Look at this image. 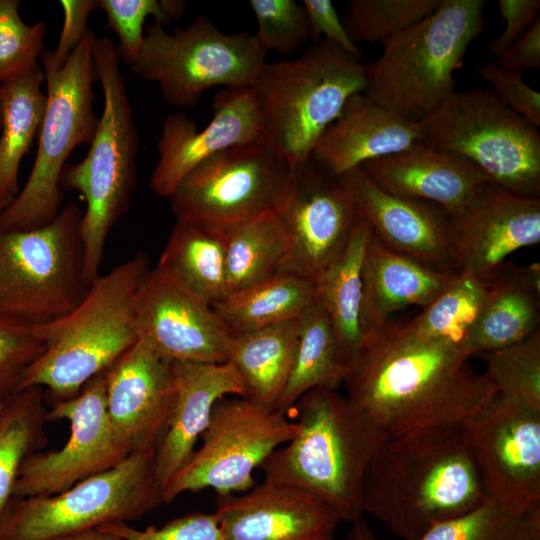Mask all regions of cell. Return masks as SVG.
I'll use <instances>...</instances> for the list:
<instances>
[{
    "label": "cell",
    "instance_id": "836d02e7",
    "mask_svg": "<svg viewBox=\"0 0 540 540\" xmlns=\"http://www.w3.org/2000/svg\"><path fill=\"white\" fill-rule=\"evenodd\" d=\"M346 372L331 321L316 297L299 318L293 368L276 409L287 412L304 394L315 388L338 389Z\"/></svg>",
    "mask_w": 540,
    "mask_h": 540
},
{
    "label": "cell",
    "instance_id": "603a6c76",
    "mask_svg": "<svg viewBox=\"0 0 540 540\" xmlns=\"http://www.w3.org/2000/svg\"><path fill=\"white\" fill-rule=\"evenodd\" d=\"M338 180L383 244L428 267L453 271L447 268L449 218L440 207L383 190L361 166Z\"/></svg>",
    "mask_w": 540,
    "mask_h": 540
},
{
    "label": "cell",
    "instance_id": "cb8c5ba5",
    "mask_svg": "<svg viewBox=\"0 0 540 540\" xmlns=\"http://www.w3.org/2000/svg\"><path fill=\"white\" fill-rule=\"evenodd\" d=\"M171 368L175 398L165 435L154 453V473L161 490L193 455L215 403L225 396L248 397L242 377L229 361H174Z\"/></svg>",
    "mask_w": 540,
    "mask_h": 540
},
{
    "label": "cell",
    "instance_id": "db71d44e",
    "mask_svg": "<svg viewBox=\"0 0 540 540\" xmlns=\"http://www.w3.org/2000/svg\"><path fill=\"white\" fill-rule=\"evenodd\" d=\"M9 204L10 203L8 201L0 197V214Z\"/></svg>",
    "mask_w": 540,
    "mask_h": 540
},
{
    "label": "cell",
    "instance_id": "f5cc1de1",
    "mask_svg": "<svg viewBox=\"0 0 540 540\" xmlns=\"http://www.w3.org/2000/svg\"><path fill=\"white\" fill-rule=\"evenodd\" d=\"M347 540H382L371 529L363 517L351 523Z\"/></svg>",
    "mask_w": 540,
    "mask_h": 540
},
{
    "label": "cell",
    "instance_id": "44dd1931",
    "mask_svg": "<svg viewBox=\"0 0 540 540\" xmlns=\"http://www.w3.org/2000/svg\"><path fill=\"white\" fill-rule=\"evenodd\" d=\"M212 108V118L203 129L182 113L164 119L157 142L158 161L149 179L157 196L169 198L178 183L206 159L262 137L250 87L223 89L214 96Z\"/></svg>",
    "mask_w": 540,
    "mask_h": 540
},
{
    "label": "cell",
    "instance_id": "277c9868",
    "mask_svg": "<svg viewBox=\"0 0 540 540\" xmlns=\"http://www.w3.org/2000/svg\"><path fill=\"white\" fill-rule=\"evenodd\" d=\"M149 271L137 254L98 275L66 315L34 325L45 350L23 374L17 391L42 387L54 403L77 396L138 340L136 298Z\"/></svg>",
    "mask_w": 540,
    "mask_h": 540
},
{
    "label": "cell",
    "instance_id": "74e56055",
    "mask_svg": "<svg viewBox=\"0 0 540 540\" xmlns=\"http://www.w3.org/2000/svg\"><path fill=\"white\" fill-rule=\"evenodd\" d=\"M540 537V507L513 512L484 498L477 506L435 525L418 540H532Z\"/></svg>",
    "mask_w": 540,
    "mask_h": 540
},
{
    "label": "cell",
    "instance_id": "ab89813d",
    "mask_svg": "<svg viewBox=\"0 0 540 540\" xmlns=\"http://www.w3.org/2000/svg\"><path fill=\"white\" fill-rule=\"evenodd\" d=\"M441 0H351L342 20L350 39L386 43L396 34L420 22Z\"/></svg>",
    "mask_w": 540,
    "mask_h": 540
},
{
    "label": "cell",
    "instance_id": "ba28073f",
    "mask_svg": "<svg viewBox=\"0 0 540 540\" xmlns=\"http://www.w3.org/2000/svg\"><path fill=\"white\" fill-rule=\"evenodd\" d=\"M97 36L88 30L61 68L40 58L46 86V107L31 173L0 214V231L41 227L59 213L60 177L71 152L90 144L99 118L94 112L96 79L93 50Z\"/></svg>",
    "mask_w": 540,
    "mask_h": 540
},
{
    "label": "cell",
    "instance_id": "681fc988",
    "mask_svg": "<svg viewBox=\"0 0 540 540\" xmlns=\"http://www.w3.org/2000/svg\"><path fill=\"white\" fill-rule=\"evenodd\" d=\"M302 5L307 14L313 40H318L320 35H324V39L335 43L345 52L359 60L363 59L330 0H304Z\"/></svg>",
    "mask_w": 540,
    "mask_h": 540
},
{
    "label": "cell",
    "instance_id": "9a60e30c",
    "mask_svg": "<svg viewBox=\"0 0 540 540\" xmlns=\"http://www.w3.org/2000/svg\"><path fill=\"white\" fill-rule=\"evenodd\" d=\"M461 432L485 498L520 514L540 507V411L498 395Z\"/></svg>",
    "mask_w": 540,
    "mask_h": 540
},
{
    "label": "cell",
    "instance_id": "f6af8a7d",
    "mask_svg": "<svg viewBox=\"0 0 540 540\" xmlns=\"http://www.w3.org/2000/svg\"><path fill=\"white\" fill-rule=\"evenodd\" d=\"M103 527L122 540H226L214 513L192 512L174 518L161 527L147 526L144 530L128 523H110Z\"/></svg>",
    "mask_w": 540,
    "mask_h": 540
},
{
    "label": "cell",
    "instance_id": "d6986e66",
    "mask_svg": "<svg viewBox=\"0 0 540 540\" xmlns=\"http://www.w3.org/2000/svg\"><path fill=\"white\" fill-rule=\"evenodd\" d=\"M448 218L456 273L490 279L510 254L540 242V198L517 195L491 182Z\"/></svg>",
    "mask_w": 540,
    "mask_h": 540
},
{
    "label": "cell",
    "instance_id": "7402d4cb",
    "mask_svg": "<svg viewBox=\"0 0 540 540\" xmlns=\"http://www.w3.org/2000/svg\"><path fill=\"white\" fill-rule=\"evenodd\" d=\"M214 515L226 540H334L338 514L315 495L265 479L236 495H217Z\"/></svg>",
    "mask_w": 540,
    "mask_h": 540
},
{
    "label": "cell",
    "instance_id": "60d3db41",
    "mask_svg": "<svg viewBox=\"0 0 540 540\" xmlns=\"http://www.w3.org/2000/svg\"><path fill=\"white\" fill-rule=\"evenodd\" d=\"M99 8L106 15V27L118 37L117 49L120 60L134 64L140 54L148 17L166 26L180 19L186 4L181 0H99Z\"/></svg>",
    "mask_w": 540,
    "mask_h": 540
},
{
    "label": "cell",
    "instance_id": "d4e9b609",
    "mask_svg": "<svg viewBox=\"0 0 540 540\" xmlns=\"http://www.w3.org/2000/svg\"><path fill=\"white\" fill-rule=\"evenodd\" d=\"M361 167L383 190L432 203L448 217L462 211L490 182L469 160L425 143Z\"/></svg>",
    "mask_w": 540,
    "mask_h": 540
},
{
    "label": "cell",
    "instance_id": "7c38bea8",
    "mask_svg": "<svg viewBox=\"0 0 540 540\" xmlns=\"http://www.w3.org/2000/svg\"><path fill=\"white\" fill-rule=\"evenodd\" d=\"M266 54L255 35L224 33L200 15L173 33L156 22L148 26L130 68L139 78L156 83L169 105L191 108L212 87H250Z\"/></svg>",
    "mask_w": 540,
    "mask_h": 540
},
{
    "label": "cell",
    "instance_id": "8992f818",
    "mask_svg": "<svg viewBox=\"0 0 540 540\" xmlns=\"http://www.w3.org/2000/svg\"><path fill=\"white\" fill-rule=\"evenodd\" d=\"M366 65L323 39L298 58L265 63L250 86L262 137L289 163L307 160L346 102L366 89Z\"/></svg>",
    "mask_w": 540,
    "mask_h": 540
},
{
    "label": "cell",
    "instance_id": "5bb4252c",
    "mask_svg": "<svg viewBox=\"0 0 540 540\" xmlns=\"http://www.w3.org/2000/svg\"><path fill=\"white\" fill-rule=\"evenodd\" d=\"M289 163L263 137L235 145L193 168L169 197L176 220L229 227L273 210Z\"/></svg>",
    "mask_w": 540,
    "mask_h": 540
},
{
    "label": "cell",
    "instance_id": "816d5d0a",
    "mask_svg": "<svg viewBox=\"0 0 540 540\" xmlns=\"http://www.w3.org/2000/svg\"><path fill=\"white\" fill-rule=\"evenodd\" d=\"M53 540H122L117 534L103 528L97 527L87 529L77 533L62 536Z\"/></svg>",
    "mask_w": 540,
    "mask_h": 540
},
{
    "label": "cell",
    "instance_id": "7bdbcfd3",
    "mask_svg": "<svg viewBox=\"0 0 540 540\" xmlns=\"http://www.w3.org/2000/svg\"><path fill=\"white\" fill-rule=\"evenodd\" d=\"M258 30L255 35L267 53L291 54L312 39L306 11L295 0H251Z\"/></svg>",
    "mask_w": 540,
    "mask_h": 540
},
{
    "label": "cell",
    "instance_id": "11a10c76",
    "mask_svg": "<svg viewBox=\"0 0 540 540\" xmlns=\"http://www.w3.org/2000/svg\"><path fill=\"white\" fill-rule=\"evenodd\" d=\"M0 130H1V93H0Z\"/></svg>",
    "mask_w": 540,
    "mask_h": 540
},
{
    "label": "cell",
    "instance_id": "7dc6e473",
    "mask_svg": "<svg viewBox=\"0 0 540 540\" xmlns=\"http://www.w3.org/2000/svg\"><path fill=\"white\" fill-rule=\"evenodd\" d=\"M63 25L54 51L45 50L40 58L55 68H61L88 32L87 21L92 12L99 8V0H61Z\"/></svg>",
    "mask_w": 540,
    "mask_h": 540
},
{
    "label": "cell",
    "instance_id": "3957f363",
    "mask_svg": "<svg viewBox=\"0 0 540 540\" xmlns=\"http://www.w3.org/2000/svg\"><path fill=\"white\" fill-rule=\"evenodd\" d=\"M293 407L297 432L262 464L264 478L303 489L354 522L364 513L367 471L390 435L338 389H312Z\"/></svg>",
    "mask_w": 540,
    "mask_h": 540
},
{
    "label": "cell",
    "instance_id": "484cf974",
    "mask_svg": "<svg viewBox=\"0 0 540 540\" xmlns=\"http://www.w3.org/2000/svg\"><path fill=\"white\" fill-rule=\"evenodd\" d=\"M419 143L422 132L417 120L402 118L359 93L348 99L310 157L328 173L340 177L365 162Z\"/></svg>",
    "mask_w": 540,
    "mask_h": 540
},
{
    "label": "cell",
    "instance_id": "5b68a950",
    "mask_svg": "<svg viewBox=\"0 0 540 540\" xmlns=\"http://www.w3.org/2000/svg\"><path fill=\"white\" fill-rule=\"evenodd\" d=\"M93 58L103 93L102 114L86 157L66 165L60 177L61 189L78 191L86 201L80 235L83 275L88 285L99 275L112 227L129 206L139 146L116 44L106 36L97 37Z\"/></svg>",
    "mask_w": 540,
    "mask_h": 540
},
{
    "label": "cell",
    "instance_id": "83f0119b",
    "mask_svg": "<svg viewBox=\"0 0 540 540\" xmlns=\"http://www.w3.org/2000/svg\"><path fill=\"white\" fill-rule=\"evenodd\" d=\"M540 265L505 263L490 278L479 313L468 334L472 355L516 343L539 329Z\"/></svg>",
    "mask_w": 540,
    "mask_h": 540
},
{
    "label": "cell",
    "instance_id": "d590c367",
    "mask_svg": "<svg viewBox=\"0 0 540 540\" xmlns=\"http://www.w3.org/2000/svg\"><path fill=\"white\" fill-rule=\"evenodd\" d=\"M229 293L279 272L287 252L285 232L273 210L224 228Z\"/></svg>",
    "mask_w": 540,
    "mask_h": 540
},
{
    "label": "cell",
    "instance_id": "4316f807",
    "mask_svg": "<svg viewBox=\"0 0 540 540\" xmlns=\"http://www.w3.org/2000/svg\"><path fill=\"white\" fill-rule=\"evenodd\" d=\"M457 276L454 271L428 267L390 249L372 231L361 269L363 339L380 330L393 313L411 305H428Z\"/></svg>",
    "mask_w": 540,
    "mask_h": 540
},
{
    "label": "cell",
    "instance_id": "f907efd6",
    "mask_svg": "<svg viewBox=\"0 0 540 540\" xmlns=\"http://www.w3.org/2000/svg\"><path fill=\"white\" fill-rule=\"evenodd\" d=\"M496 63L511 70L524 73L540 68V18L512 45Z\"/></svg>",
    "mask_w": 540,
    "mask_h": 540
},
{
    "label": "cell",
    "instance_id": "1f68e13d",
    "mask_svg": "<svg viewBox=\"0 0 540 540\" xmlns=\"http://www.w3.org/2000/svg\"><path fill=\"white\" fill-rule=\"evenodd\" d=\"M43 84L41 66L0 84V197L9 203L19 193V167L43 121L46 107Z\"/></svg>",
    "mask_w": 540,
    "mask_h": 540
},
{
    "label": "cell",
    "instance_id": "e0dca14e",
    "mask_svg": "<svg viewBox=\"0 0 540 540\" xmlns=\"http://www.w3.org/2000/svg\"><path fill=\"white\" fill-rule=\"evenodd\" d=\"M47 418L48 422L68 420L70 436L59 450H40L25 459L13 497L58 494L130 455L108 418L104 373L87 382L74 398L55 403Z\"/></svg>",
    "mask_w": 540,
    "mask_h": 540
},
{
    "label": "cell",
    "instance_id": "d6a6232c",
    "mask_svg": "<svg viewBox=\"0 0 540 540\" xmlns=\"http://www.w3.org/2000/svg\"><path fill=\"white\" fill-rule=\"evenodd\" d=\"M315 298L316 286L311 280L292 273H276L230 292L212 308L234 333H242L297 320Z\"/></svg>",
    "mask_w": 540,
    "mask_h": 540
},
{
    "label": "cell",
    "instance_id": "bcb514c9",
    "mask_svg": "<svg viewBox=\"0 0 540 540\" xmlns=\"http://www.w3.org/2000/svg\"><path fill=\"white\" fill-rule=\"evenodd\" d=\"M476 71L505 106L535 127L540 126V93L524 81L522 72L496 62H487Z\"/></svg>",
    "mask_w": 540,
    "mask_h": 540
},
{
    "label": "cell",
    "instance_id": "4dcf8cb0",
    "mask_svg": "<svg viewBox=\"0 0 540 540\" xmlns=\"http://www.w3.org/2000/svg\"><path fill=\"white\" fill-rule=\"evenodd\" d=\"M299 338V319L235 333L229 362L242 377L248 397L276 409L289 380Z\"/></svg>",
    "mask_w": 540,
    "mask_h": 540
},
{
    "label": "cell",
    "instance_id": "9f6ffc18",
    "mask_svg": "<svg viewBox=\"0 0 540 540\" xmlns=\"http://www.w3.org/2000/svg\"><path fill=\"white\" fill-rule=\"evenodd\" d=\"M532 540H540V537H539V538L532 539Z\"/></svg>",
    "mask_w": 540,
    "mask_h": 540
},
{
    "label": "cell",
    "instance_id": "b9f144b4",
    "mask_svg": "<svg viewBox=\"0 0 540 540\" xmlns=\"http://www.w3.org/2000/svg\"><path fill=\"white\" fill-rule=\"evenodd\" d=\"M19 0H0V84L12 81L40 66L46 24H26Z\"/></svg>",
    "mask_w": 540,
    "mask_h": 540
},
{
    "label": "cell",
    "instance_id": "52a82bcc",
    "mask_svg": "<svg viewBox=\"0 0 540 540\" xmlns=\"http://www.w3.org/2000/svg\"><path fill=\"white\" fill-rule=\"evenodd\" d=\"M484 0H441L420 22L383 44L366 66L364 94L378 105L419 120L455 92L454 72L484 30Z\"/></svg>",
    "mask_w": 540,
    "mask_h": 540
},
{
    "label": "cell",
    "instance_id": "f1b7e54d",
    "mask_svg": "<svg viewBox=\"0 0 540 540\" xmlns=\"http://www.w3.org/2000/svg\"><path fill=\"white\" fill-rule=\"evenodd\" d=\"M157 265L211 306L229 294L222 227L176 220Z\"/></svg>",
    "mask_w": 540,
    "mask_h": 540
},
{
    "label": "cell",
    "instance_id": "f546056e",
    "mask_svg": "<svg viewBox=\"0 0 540 540\" xmlns=\"http://www.w3.org/2000/svg\"><path fill=\"white\" fill-rule=\"evenodd\" d=\"M371 233L370 224L360 217L340 255L315 284L316 297L329 316L341 359L347 369L363 343L360 325L361 269Z\"/></svg>",
    "mask_w": 540,
    "mask_h": 540
},
{
    "label": "cell",
    "instance_id": "ac0fdd59",
    "mask_svg": "<svg viewBox=\"0 0 540 540\" xmlns=\"http://www.w3.org/2000/svg\"><path fill=\"white\" fill-rule=\"evenodd\" d=\"M138 338L169 362L221 364L229 360L235 333L212 306L156 265L136 298Z\"/></svg>",
    "mask_w": 540,
    "mask_h": 540
},
{
    "label": "cell",
    "instance_id": "8d00e7d4",
    "mask_svg": "<svg viewBox=\"0 0 540 540\" xmlns=\"http://www.w3.org/2000/svg\"><path fill=\"white\" fill-rule=\"evenodd\" d=\"M489 280L458 273L456 280L408 324L423 336L446 339L468 348L467 337L481 308Z\"/></svg>",
    "mask_w": 540,
    "mask_h": 540
},
{
    "label": "cell",
    "instance_id": "8fae6325",
    "mask_svg": "<svg viewBox=\"0 0 540 540\" xmlns=\"http://www.w3.org/2000/svg\"><path fill=\"white\" fill-rule=\"evenodd\" d=\"M154 453H132L58 494L13 497L0 521V540H53L142 517L163 503Z\"/></svg>",
    "mask_w": 540,
    "mask_h": 540
},
{
    "label": "cell",
    "instance_id": "6da1fadb",
    "mask_svg": "<svg viewBox=\"0 0 540 540\" xmlns=\"http://www.w3.org/2000/svg\"><path fill=\"white\" fill-rule=\"evenodd\" d=\"M471 356L461 343L389 321L364 336L343 380L346 397L389 435L462 426L498 396Z\"/></svg>",
    "mask_w": 540,
    "mask_h": 540
},
{
    "label": "cell",
    "instance_id": "c3c4849f",
    "mask_svg": "<svg viewBox=\"0 0 540 540\" xmlns=\"http://www.w3.org/2000/svg\"><path fill=\"white\" fill-rule=\"evenodd\" d=\"M497 7L505 22L502 33L488 43L496 58L503 56L530 28L539 16V0H498Z\"/></svg>",
    "mask_w": 540,
    "mask_h": 540
},
{
    "label": "cell",
    "instance_id": "30bf717a",
    "mask_svg": "<svg viewBox=\"0 0 540 540\" xmlns=\"http://www.w3.org/2000/svg\"><path fill=\"white\" fill-rule=\"evenodd\" d=\"M82 216L70 203L41 227L0 231V314L37 325L78 305L90 286L83 275Z\"/></svg>",
    "mask_w": 540,
    "mask_h": 540
},
{
    "label": "cell",
    "instance_id": "f35d334b",
    "mask_svg": "<svg viewBox=\"0 0 540 540\" xmlns=\"http://www.w3.org/2000/svg\"><path fill=\"white\" fill-rule=\"evenodd\" d=\"M484 374L499 396L540 411V330L508 346L481 353Z\"/></svg>",
    "mask_w": 540,
    "mask_h": 540
},
{
    "label": "cell",
    "instance_id": "9c48e42d",
    "mask_svg": "<svg viewBox=\"0 0 540 540\" xmlns=\"http://www.w3.org/2000/svg\"><path fill=\"white\" fill-rule=\"evenodd\" d=\"M417 121L422 143L469 160L502 189L539 197L538 128L505 106L491 89L455 91Z\"/></svg>",
    "mask_w": 540,
    "mask_h": 540
},
{
    "label": "cell",
    "instance_id": "7a4b0ae2",
    "mask_svg": "<svg viewBox=\"0 0 540 540\" xmlns=\"http://www.w3.org/2000/svg\"><path fill=\"white\" fill-rule=\"evenodd\" d=\"M485 498L461 426L390 435L363 485V511L401 540H418Z\"/></svg>",
    "mask_w": 540,
    "mask_h": 540
},
{
    "label": "cell",
    "instance_id": "4fadbf2b",
    "mask_svg": "<svg viewBox=\"0 0 540 540\" xmlns=\"http://www.w3.org/2000/svg\"><path fill=\"white\" fill-rule=\"evenodd\" d=\"M286 415L249 397L219 399L200 438V448L164 486L162 502L170 504L185 492L208 488L219 496L253 488L254 470L297 432V423Z\"/></svg>",
    "mask_w": 540,
    "mask_h": 540
},
{
    "label": "cell",
    "instance_id": "2e32d148",
    "mask_svg": "<svg viewBox=\"0 0 540 540\" xmlns=\"http://www.w3.org/2000/svg\"><path fill=\"white\" fill-rule=\"evenodd\" d=\"M273 211L287 238L278 273H292L315 284L340 255L360 219L338 177L311 157L291 166Z\"/></svg>",
    "mask_w": 540,
    "mask_h": 540
},
{
    "label": "cell",
    "instance_id": "ee69618b",
    "mask_svg": "<svg viewBox=\"0 0 540 540\" xmlns=\"http://www.w3.org/2000/svg\"><path fill=\"white\" fill-rule=\"evenodd\" d=\"M44 350L34 324L0 314V400L17 391L23 374Z\"/></svg>",
    "mask_w": 540,
    "mask_h": 540
},
{
    "label": "cell",
    "instance_id": "ffe728a7",
    "mask_svg": "<svg viewBox=\"0 0 540 540\" xmlns=\"http://www.w3.org/2000/svg\"><path fill=\"white\" fill-rule=\"evenodd\" d=\"M104 375L107 414L119 442L129 454L155 451L175 398L171 362L138 338Z\"/></svg>",
    "mask_w": 540,
    "mask_h": 540
},
{
    "label": "cell",
    "instance_id": "e575fe53",
    "mask_svg": "<svg viewBox=\"0 0 540 540\" xmlns=\"http://www.w3.org/2000/svg\"><path fill=\"white\" fill-rule=\"evenodd\" d=\"M45 396L42 387L34 386L0 400V521L23 462L47 443Z\"/></svg>",
    "mask_w": 540,
    "mask_h": 540
}]
</instances>
